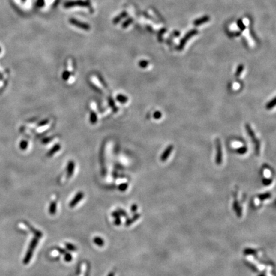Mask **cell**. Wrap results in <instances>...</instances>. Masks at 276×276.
I'll list each match as a JSON object with an SVG mask.
<instances>
[{
  "mask_svg": "<svg viewBox=\"0 0 276 276\" xmlns=\"http://www.w3.org/2000/svg\"><path fill=\"white\" fill-rule=\"evenodd\" d=\"M245 129L248 133L249 136L250 137L251 140H252L253 142V144L254 146V152H255L256 155H259L260 152V143L259 140L257 139V137H256L255 135L254 132L253 131L252 128H251V127L249 124L245 125Z\"/></svg>",
  "mask_w": 276,
  "mask_h": 276,
  "instance_id": "6da1fadb",
  "label": "cell"
},
{
  "mask_svg": "<svg viewBox=\"0 0 276 276\" xmlns=\"http://www.w3.org/2000/svg\"><path fill=\"white\" fill-rule=\"evenodd\" d=\"M216 146H217L216 163L218 165H220L221 164L222 162H223V151H222L221 142L219 139L216 140Z\"/></svg>",
  "mask_w": 276,
  "mask_h": 276,
  "instance_id": "7a4b0ae2",
  "label": "cell"
},
{
  "mask_svg": "<svg viewBox=\"0 0 276 276\" xmlns=\"http://www.w3.org/2000/svg\"><path fill=\"white\" fill-rule=\"evenodd\" d=\"M198 33V31L196 30V29H193V30H192L190 32H189V33H187L186 35L182 39V40L180 41V43L179 44V46H178V49H180V50H181V49H182L184 48V46H185V44H186L187 41L189 40V38H190L192 37V36H193L194 35V34H197Z\"/></svg>",
  "mask_w": 276,
  "mask_h": 276,
  "instance_id": "3957f363",
  "label": "cell"
},
{
  "mask_svg": "<svg viewBox=\"0 0 276 276\" xmlns=\"http://www.w3.org/2000/svg\"><path fill=\"white\" fill-rule=\"evenodd\" d=\"M172 150H173V146L172 145H171L167 146L166 148V150L164 151V152L162 153V154L160 157V160L162 162L166 161L167 159V158L169 157V156L170 155Z\"/></svg>",
  "mask_w": 276,
  "mask_h": 276,
  "instance_id": "277c9868",
  "label": "cell"
},
{
  "mask_svg": "<svg viewBox=\"0 0 276 276\" xmlns=\"http://www.w3.org/2000/svg\"><path fill=\"white\" fill-rule=\"evenodd\" d=\"M116 100L122 104H126L129 101V98L124 94H118L116 96Z\"/></svg>",
  "mask_w": 276,
  "mask_h": 276,
  "instance_id": "5b68a950",
  "label": "cell"
},
{
  "mask_svg": "<svg viewBox=\"0 0 276 276\" xmlns=\"http://www.w3.org/2000/svg\"><path fill=\"white\" fill-rule=\"evenodd\" d=\"M90 122L92 124H96L98 122V116L97 115V112H95V110H92L90 115Z\"/></svg>",
  "mask_w": 276,
  "mask_h": 276,
  "instance_id": "8992f818",
  "label": "cell"
},
{
  "mask_svg": "<svg viewBox=\"0 0 276 276\" xmlns=\"http://www.w3.org/2000/svg\"><path fill=\"white\" fill-rule=\"evenodd\" d=\"M275 100H276V97H274L272 100H270L268 103L266 105V109L268 110H270L271 109H272L273 107H275Z\"/></svg>",
  "mask_w": 276,
  "mask_h": 276,
  "instance_id": "52a82bcc",
  "label": "cell"
},
{
  "mask_svg": "<svg viewBox=\"0 0 276 276\" xmlns=\"http://www.w3.org/2000/svg\"><path fill=\"white\" fill-rule=\"evenodd\" d=\"M208 19H209V17H207V16H205V17H203L201 19H198V20H196L194 24H195V25H199V24H203L204 22H206L208 21Z\"/></svg>",
  "mask_w": 276,
  "mask_h": 276,
  "instance_id": "ba28073f",
  "label": "cell"
},
{
  "mask_svg": "<svg viewBox=\"0 0 276 276\" xmlns=\"http://www.w3.org/2000/svg\"><path fill=\"white\" fill-rule=\"evenodd\" d=\"M244 65H242V64H240L237 67V69H236V71L235 73V76L239 77L242 74V73L244 70Z\"/></svg>",
  "mask_w": 276,
  "mask_h": 276,
  "instance_id": "9c48e42d",
  "label": "cell"
},
{
  "mask_svg": "<svg viewBox=\"0 0 276 276\" xmlns=\"http://www.w3.org/2000/svg\"><path fill=\"white\" fill-rule=\"evenodd\" d=\"M70 72H69V71H64V72L62 74V78H63V80L64 81H68L69 80V79L72 77L73 76L71 77V75H70Z\"/></svg>",
  "mask_w": 276,
  "mask_h": 276,
  "instance_id": "30bf717a",
  "label": "cell"
},
{
  "mask_svg": "<svg viewBox=\"0 0 276 276\" xmlns=\"http://www.w3.org/2000/svg\"><path fill=\"white\" fill-rule=\"evenodd\" d=\"M92 81V82L93 83V85H94L95 86H97V87H98V90L101 91V92H102V91L104 92L103 86H102V87L101 86V85H100L99 82H98L99 81H98V80L97 81V79H95V77H93Z\"/></svg>",
  "mask_w": 276,
  "mask_h": 276,
  "instance_id": "8fae6325",
  "label": "cell"
},
{
  "mask_svg": "<svg viewBox=\"0 0 276 276\" xmlns=\"http://www.w3.org/2000/svg\"><path fill=\"white\" fill-rule=\"evenodd\" d=\"M71 22H72V24H75V25H76V26H77L80 27V28H83V29H86L89 28V27H88V25H86V24H83V23H81V22H79L77 21H73V20H72V21H71Z\"/></svg>",
  "mask_w": 276,
  "mask_h": 276,
  "instance_id": "7c38bea8",
  "label": "cell"
},
{
  "mask_svg": "<svg viewBox=\"0 0 276 276\" xmlns=\"http://www.w3.org/2000/svg\"><path fill=\"white\" fill-rule=\"evenodd\" d=\"M68 175H72L73 171L74 170V163L73 162H70V163L68 164Z\"/></svg>",
  "mask_w": 276,
  "mask_h": 276,
  "instance_id": "4fadbf2b",
  "label": "cell"
},
{
  "mask_svg": "<svg viewBox=\"0 0 276 276\" xmlns=\"http://www.w3.org/2000/svg\"><path fill=\"white\" fill-rule=\"evenodd\" d=\"M19 146H20V148L22 150H25L28 148V142L27 141H25V140H23L21 142H20V145H19Z\"/></svg>",
  "mask_w": 276,
  "mask_h": 276,
  "instance_id": "5bb4252c",
  "label": "cell"
},
{
  "mask_svg": "<svg viewBox=\"0 0 276 276\" xmlns=\"http://www.w3.org/2000/svg\"><path fill=\"white\" fill-rule=\"evenodd\" d=\"M82 194H80L79 195H77V196L76 197V198H74V200H73L72 202H71V203H70V206H74L75 205V204H76V203H78L79 201H80V200H79V199H81V198H82Z\"/></svg>",
  "mask_w": 276,
  "mask_h": 276,
  "instance_id": "9a60e30c",
  "label": "cell"
},
{
  "mask_svg": "<svg viewBox=\"0 0 276 276\" xmlns=\"http://www.w3.org/2000/svg\"><path fill=\"white\" fill-rule=\"evenodd\" d=\"M149 65V62L147 60H141L139 63V65L141 68H146Z\"/></svg>",
  "mask_w": 276,
  "mask_h": 276,
  "instance_id": "2e32d148",
  "label": "cell"
},
{
  "mask_svg": "<svg viewBox=\"0 0 276 276\" xmlns=\"http://www.w3.org/2000/svg\"><path fill=\"white\" fill-rule=\"evenodd\" d=\"M247 151H248V148H247V147H245V146H242V147L238 148L237 149V152L240 154H244L245 153L247 152Z\"/></svg>",
  "mask_w": 276,
  "mask_h": 276,
  "instance_id": "e0dca14e",
  "label": "cell"
},
{
  "mask_svg": "<svg viewBox=\"0 0 276 276\" xmlns=\"http://www.w3.org/2000/svg\"><path fill=\"white\" fill-rule=\"evenodd\" d=\"M270 193H266V194H262V195H260L259 196V199L260 200H265L266 199H268V198H270Z\"/></svg>",
  "mask_w": 276,
  "mask_h": 276,
  "instance_id": "ac0fdd59",
  "label": "cell"
},
{
  "mask_svg": "<svg viewBox=\"0 0 276 276\" xmlns=\"http://www.w3.org/2000/svg\"><path fill=\"white\" fill-rule=\"evenodd\" d=\"M60 150V145H56L55 148H54V149L51 150L50 152H49V155H52L53 154H55V152H58L59 150Z\"/></svg>",
  "mask_w": 276,
  "mask_h": 276,
  "instance_id": "d6986e66",
  "label": "cell"
},
{
  "mask_svg": "<svg viewBox=\"0 0 276 276\" xmlns=\"http://www.w3.org/2000/svg\"><path fill=\"white\" fill-rule=\"evenodd\" d=\"M162 117V113L160 111H156L154 113V118L156 120H159Z\"/></svg>",
  "mask_w": 276,
  "mask_h": 276,
  "instance_id": "ffe728a7",
  "label": "cell"
},
{
  "mask_svg": "<svg viewBox=\"0 0 276 276\" xmlns=\"http://www.w3.org/2000/svg\"><path fill=\"white\" fill-rule=\"evenodd\" d=\"M263 183L264 184V185H270V183H272V180H270V179H263Z\"/></svg>",
  "mask_w": 276,
  "mask_h": 276,
  "instance_id": "44dd1931",
  "label": "cell"
},
{
  "mask_svg": "<svg viewBox=\"0 0 276 276\" xmlns=\"http://www.w3.org/2000/svg\"><path fill=\"white\" fill-rule=\"evenodd\" d=\"M136 208H137V206H136V205H133L132 208V211L135 212V211L136 210Z\"/></svg>",
  "mask_w": 276,
  "mask_h": 276,
  "instance_id": "7402d4cb",
  "label": "cell"
},
{
  "mask_svg": "<svg viewBox=\"0 0 276 276\" xmlns=\"http://www.w3.org/2000/svg\"><path fill=\"white\" fill-rule=\"evenodd\" d=\"M108 276H114V274H113V273H111Z\"/></svg>",
  "mask_w": 276,
  "mask_h": 276,
  "instance_id": "603a6c76",
  "label": "cell"
},
{
  "mask_svg": "<svg viewBox=\"0 0 276 276\" xmlns=\"http://www.w3.org/2000/svg\"><path fill=\"white\" fill-rule=\"evenodd\" d=\"M1 51H2V49H1V47H0V52H1Z\"/></svg>",
  "mask_w": 276,
  "mask_h": 276,
  "instance_id": "cb8c5ba5",
  "label": "cell"
},
{
  "mask_svg": "<svg viewBox=\"0 0 276 276\" xmlns=\"http://www.w3.org/2000/svg\"><path fill=\"white\" fill-rule=\"evenodd\" d=\"M260 276H265V275H260Z\"/></svg>",
  "mask_w": 276,
  "mask_h": 276,
  "instance_id": "d4e9b609",
  "label": "cell"
}]
</instances>
